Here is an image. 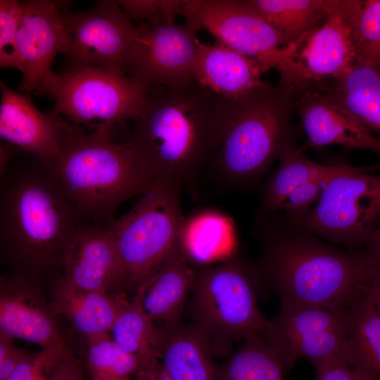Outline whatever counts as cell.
<instances>
[{
	"label": "cell",
	"mask_w": 380,
	"mask_h": 380,
	"mask_svg": "<svg viewBox=\"0 0 380 380\" xmlns=\"http://www.w3.org/2000/svg\"><path fill=\"white\" fill-rule=\"evenodd\" d=\"M89 223L37 157L19 150L0 173V252L10 272L39 285L62 276L69 247Z\"/></svg>",
	"instance_id": "cell-1"
},
{
	"label": "cell",
	"mask_w": 380,
	"mask_h": 380,
	"mask_svg": "<svg viewBox=\"0 0 380 380\" xmlns=\"http://www.w3.org/2000/svg\"><path fill=\"white\" fill-rule=\"evenodd\" d=\"M222 109L196 80L151 89L122 141L150 180L182 184L210 160Z\"/></svg>",
	"instance_id": "cell-2"
},
{
	"label": "cell",
	"mask_w": 380,
	"mask_h": 380,
	"mask_svg": "<svg viewBox=\"0 0 380 380\" xmlns=\"http://www.w3.org/2000/svg\"><path fill=\"white\" fill-rule=\"evenodd\" d=\"M267 234L259 274L281 304L346 305L372 279L365 251L343 252L284 228Z\"/></svg>",
	"instance_id": "cell-3"
},
{
	"label": "cell",
	"mask_w": 380,
	"mask_h": 380,
	"mask_svg": "<svg viewBox=\"0 0 380 380\" xmlns=\"http://www.w3.org/2000/svg\"><path fill=\"white\" fill-rule=\"evenodd\" d=\"M115 129L104 126L87 132L70 123L58 153L39 158L86 219L102 227L115 218L122 203L140 196L152 182L127 144L115 140Z\"/></svg>",
	"instance_id": "cell-4"
},
{
	"label": "cell",
	"mask_w": 380,
	"mask_h": 380,
	"mask_svg": "<svg viewBox=\"0 0 380 380\" xmlns=\"http://www.w3.org/2000/svg\"><path fill=\"white\" fill-rule=\"evenodd\" d=\"M222 99V120L210 160L227 181L246 183L296 144L295 96L266 82L241 96Z\"/></svg>",
	"instance_id": "cell-5"
},
{
	"label": "cell",
	"mask_w": 380,
	"mask_h": 380,
	"mask_svg": "<svg viewBox=\"0 0 380 380\" xmlns=\"http://www.w3.org/2000/svg\"><path fill=\"white\" fill-rule=\"evenodd\" d=\"M181 188L177 182L153 180L127 213L106 227L125 267L127 286L137 289L179 245Z\"/></svg>",
	"instance_id": "cell-6"
},
{
	"label": "cell",
	"mask_w": 380,
	"mask_h": 380,
	"mask_svg": "<svg viewBox=\"0 0 380 380\" xmlns=\"http://www.w3.org/2000/svg\"><path fill=\"white\" fill-rule=\"evenodd\" d=\"M150 91L119 68L93 65L52 71L36 92L54 100L50 115L94 131L129 121Z\"/></svg>",
	"instance_id": "cell-7"
},
{
	"label": "cell",
	"mask_w": 380,
	"mask_h": 380,
	"mask_svg": "<svg viewBox=\"0 0 380 380\" xmlns=\"http://www.w3.org/2000/svg\"><path fill=\"white\" fill-rule=\"evenodd\" d=\"M253 273L239 260L195 272L191 303L193 325L208 338L214 355L234 341L264 336L269 319L260 312Z\"/></svg>",
	"instance_id": "cell-8"
},
{
	"label": "cell",
	"mask_w": 380,
	"mask_h": 380,
	"mask_svg": "<svg viewBox=\"0 0 380 380\" xmlns=\"http://www.w3.org/2000/svg\"><path fill=\"white\" fill-rule=\"evenodd\" d=\"M182 15L196 32L206 30L216 42L274 68L283 91L291 94L315 84L284 37L244 0H188Z\"/></svg>",
	"instance_id": "cell-9"
},
{
	"label": "cell",
	"mask_w": 380,
	"mask_h": 380,
	"mask_svg": "<svg viewBox=\"0 0 380 380\" xmlns=\"http://www.w3.org/2000/svg\"><path fill=\"white\" fill-rule=\"evenodd\" d=\"M377 164L335 176L314 208L284 219V229L317 234L350 248L365 246L380 227V175Z\"/></svg>",
	"instance_id": "cell-10"
},
{
	"label": "cell",
	"mask_w": 380,
	"mask_h": 380,
	"mask_svg": "<svg viewBox=\"0 0 380 380\" xmlns=\"http://www.w3.org/2000/svg\"><path fill=\"white\" fill-rule=\"evenodd\" d=\"M346 305L280 304L278 314L269 319L264 338L278 355L285 372L301 358L315 368L334 361L351 366Z\"/></svg>",
	"instance_id": "cell-11"
},
{
	"label": "cell",
	"mask_w": 380,
	"mask_h": 380,
	"mask_svg": "<svg viewBox=\"0 0 380 380\" xmlns=\"http://www.w3.org/2000/svg\"><path fill=\"white\" fill-rule=\"evenodd\" d=\"M196 32L185 23L136 25L125 72L150 90L196 80Z\"/></svg>",
	"instance_id": "cell-12"
},
{
	"label": "cell",
	"mask_w": 380,
	"mask_h": 380,
	"mask_svg": "<svg viewBox=\"0 0 380 380\" xmlns=\"http://www.w3.org/2000/svg\"><path fill=\"white\" fill-rule=\"evenodd\" d=\"M65 34L61 51L68 69L93 65L125 71L136 25L117 2L99 1L87 11H65Z\"/></svg>",
	"instance_id": "cell-13"
},
{
	"label": "cell",
	"mask_w": 380,
	"mask_h": 380,
	"mask_svg": "<svg viewBox=\"0 0 380 380\" xmlns=\"http://www.w3.org/2000/svg\"><path fill=\"white\" fill-rule=\"evenodd\" d=\"M0 332L74 357L40 285L10 271L0 278Z\"/></svg>",
	"instance_id": "cell-14"
},
{
	"label": "cell",
	"mask_w": 380,
	"mask_h": 380,
	"mask_svg": "<svg viewBox=\"0 0 380 380\" xmlns=\"http://www.w3.org/2000/svg\"><path fill=\"white\" fill-rule=\"evenodd\" d=\"M67 3L53 0L22 1L17 48L22 79L19 91H37L52 72L56 56L61 53L65 34Z\"/></svg>",
	"instance_id": "cell-15"
},
{
	"label": "cell",
	"mask_w": 380,
	"mask_h": 380,
	"mask_svg": "<svg viewBox=\"0 0 380 380\" xmlns=\"http://www.w3.org/2000/svg\"><path fill=\"white\" fill-rule=\"evenodd\" d=\"M360 0H332L325 21L293 49L296 60L317 84L335 80L356 63L353 17Z\"/></svg>",
	"instance_id": "cell-16"
},
{
	"label": "cell",
	"mask_w": 380,
	"mask_h": 380,
	"mask_svg": "<svg viewBox=\"0 0 380 380\" xmlns=\"http://www.w3.org/2000/svg\"><path fill=\"white\" fill-rule=\"evenodd\" d=\"M295 108L306 134L303 151L336 144L380 156V137L317 87L296 94Z\"/></svg>",
	"instance_id": "cell-17"
},
{
	"label": "cell",
	"mask_w": 380,
	"mask_h": 380,
	"mask_svg": "<svg viewBox=\"0 0 380 380\" xmlns=\"http://www.w3.org/2000/svg\"><path fill=\"white\" fill-rule=\"evenodd\" d=\"M0 137L26 153L49 159L60 151L70 123L42 113L30 94L14 91L0 82Z\"/></svg>",
	"instance_id": "cell-18"
},
{
	"label": "cell",
	"mask_w": 380,
	"mask_h": 380,
	"mask_svg": "<svg viewBox=\"0 0 380 380\" xmlns=\"http://www.w3.org/2000/svg\"><path fill=\"white\" fill-rule=\"evenodd\" d=\"M62 277L78 288L109 294L127 286L125 267L106 227L89 223L81 229L65 256Z\"/></svg>",
	"instance_id": "cell-19"
},
{
	"label": "cell",
	"mask_w": 380,
	"mask_h": 380,
	"mask_svg": "<svg viewBox=\"0 0 380 380\" xmlns=\"http://www.w3.org/2000/svg\"><path fill=\"white\" fill-rule=\"evenodd\" d=\"M270 70L224 44L197 40L196 80L219 97L237 98L264 85L261 75Z\"/></svg>",
	"instance_id": "cell-20"
},
{
	"label": "cell",
	"mask_w": 380,
	"mask_h": 380,
	"mask_svg": "<svg viewBox=\"0 0 380 380\" xmlns=\"http://www.w3.org/2000/svg\"><path fill=\"white\" fill-rule=\"evenodd\" d=\"M50 302L57 315L65 317L86 338L110 334L126 301L118 293L85 290L61 276L51 282Z\"/></svg>",
	"instance_id": "cell-21"
},
{
	"label": "cell",
	"mask_w": 380,
	"mask_h": 380,
	"mask_svg": "<svg viewBox=\"0 0 380 380\" xmlns=\"http://www.w3.org/2000/svg\"><path fill=\"white\" fill-rule=\"evenodd\" d=\"M194 275L179 243L165 263L137 289L135 298L154 322L177 324Z\"/></svg>",
	"instance_id": "cell-22"
},
{
	"label": "cell",
	"mask_w": 380,
	"mask_h": 380,
	"mask_svg": "<svg viewBox=\"0 0 380 380\" xmlns=\"http://www.w3.org/2000/svg\"><path fill=\"white\" fill-rule=\"evenodd\" d=\"M160 361L172 380H218L212 347L194 325H161Z\"/></svg>",
	"instance_id": "cell-23"
},
{
	"label": "cell",
	"mask_w": 380,
	"mask_h": 380,
	"mask_svg": "<svg viewBox=\"0 0 380 380\" xmlns=\"http://www.w3.org/2000/svg\"><path fill=\"white\" fill-rule=\"evenodd\" d=\"M318 88L372 133L380 134V66L356 63L341 77Z\"/></svg>",
	"instance_id": "cell-24"
},
{
	"label": "cell",
	"mask_w": 380,
	"mask_h": 380,
	"mask_svg": "<svg viewBox=\"0 0 380 380\" xmlns=\"http://www.w3.org/2000/svg\"><path fill=\"white\" fill-rule=\"evenodd\" d=\"M345 320L351 367L365 380H380V315L362 290L346 305Z\"/></svg>",
	"instance_id": "cell-25"
},
{
	"label": "cell",
	"mask_w": 380,
	"mask_h": 380,
	"mask_svg": "<svg viewBox=\"0 0 380 380\" xmlns=\"http://www.w3.org/2000/svg\"><path fill=\"white\" fill-rule=\"evenodd\" d=\"M247 6L277 30L286 48L295 49L329 15L332 0H244Z\"/></svg>",
	"instance_id": "cell-26"
},
{
	"label": "cell",
	"mask_w": 380,
	"mask_h": 380,
	"mask_svg": "<svg viewBox=\"0 0 380 380\" xmlns=\"http://www.w3.org/2000/svg\"><path fill=\"white\" fill-rule=\"evenodd\" d=\"M279 160L278 167L262 191L260 212L265 216L278 212L281 203L296 187L335 170L340 164L314 162L306 158L296 144L286 148Z\"/></svg>",
	"instance_id": "cell-27"
},
{
	"label": "cell",
	"mask_w": 380,
	"mask_h": 380,
	"mask_svg": "<svg viewBox=\"0 0 380 380\" xmlns=\"http://www.w3.org/2000/svg\"><path fill=\"white\" fill-rule=\"evenodd\" d=\"M110 333L118 346L137 358L141 365L160 360V328L135 297L123 303Z\"/></svg>",
	"instance_id": "cell-28"
},
{
	"label": "cell",
	"mask_w": 380,
	"mask_h": 380,
	"mask_svg": "<svg viewBox=\"0 0 380 380\" xmlns=\"http://www.w3.org/2000/svg\"><path fill=\"white\" fill-rule=\"evenodd\" d=\"M285 373L264 336H253L242 341L236 352L218 367V380H284Z\"/></svg>",
	"instance_id": "cell-29"
},
{
	"label": "cell",
	"mask_w": 380,
	"mask_h": 380,
	"mask_svg": "<svg viewBox=\"0 0 380 380\" xmlns=\"http://www.w3.org/2000/svg\"><path fill=\"white\" fill-rule=\"evenodd\" d=\"M87 366L92 380H132L140 367L134 356L122 350L109 334L86 338Z\"/></svg>",
	"instance_id": "cell-30"
},
{
	"label": "cell",
	"mask_w": 380,
	"mask_h": 380,
	"mask_svg": "<svg viewBox=\"0 0 380 380\" xmlns=\"http://www.w3.org/2000/svg\"><path fill=\"white\" fill-rule=\"evenodd\" d=\"M353 30L357 63L380 66V0H360Z\"/></svg>",
	"instance_id": "cell-31"
},
{
	"label": "cell",
	"mask_w": 380,
	"mask_h": 380,
	"mask_svg": "<svg viewBox=\"0 0 380 380\" xmlns=\"http://www.w3.org/2000/svg\"><path fill=\"white\" fill-rule=\"evenodd\" d=\"M358 167L340 163L335 170L310 179L293 190L281 203L279 210L286 213V217H296L307 213L311 205L318 201L327 184L335 176L356 170Z\"/></svg>",
	"instance_id": "cell-32"
},
{
	"label": "cell",
	"mask_w": 380,
	"mask_h": 380,
	"mask_svg": "<svg viewBox=\"0 0 380 380\" xmlns=\"http://www.w3.org/2000/svg\"><path fill=\"white\" fill-rule=\"evenodd\" d=\"M128 18L136 25L144 23L153 24L175 23L182 15L187 1L183 0H122L117 1Z\"/></svg>",
	"instance_id": "cell-33"
},
{
	"label": "cell",
	"mask_w": 380,
	"mask_h": 380,
	"mask_svg": "<svg viewBox=\"0 0 380 380\" xmlns=\"http://www.w3.org/2000/svg\"><path fill=\"white\" fill-rule=\"evenodd\" d=\"M22 1H0V67L20 70L17 34L22 13Z\"/></svg>",
	"instance_id": "cell-34"
},
{
	"label": "cell",
	"mask_w": 380,
	"mask_h": 380,
	"mask_svg": "<svg viewBox=\"0 0 380 380\" xmlns=\"http://www.w3.org/2000/svg\"><path fill=\"white\" fill-rule=\"evenodd\" d=\"M63 357L61 352L52 348L29 353L5 380H47Z\"/></svg>",
	"instance_id": "cell-35"
},
{
	"label": "cell",
	"mask_w": 380,
	"mask_h": 380,
	"mask_svg": "<svg viewBox=\"0 0 380 380\" xmlns=\"http://www.w3.org/2000/svg\"><path fill=\"white\" fill-rule=\"evenodd\" d=\"M13 339L0 332V380H5L29 354L15 346Z\"/></svg>",
	"instance_id": "cell-36"
},
{
	"label": "cell",
	"mask_w": 380,
	"mask_h": 380,
	"mask_svg": "<svg viewBox=\"0 0 380 380\" xmlns=\"http://www.w3.org/2000/svg\"><path fill=\"white\" fill-rule=\"evenodd\" d=\"M315 380H365L348 363L334 361L315 367Z\"/></svg>",
	"instance_id": "cell-37"
},
{
	"label": "cell",
	"mask_w": 380,
	"mask_h": 380,
	"mask_svg": "<svg viewBox=\"0 0 380 380\" xmlns=\"http://www.w3.org/2000/svg\"><path fill=\"white\" fill-rule=\"evenodd\" d=\"M47 380H84V379L76 358L63 357Z\"/></svg>",
	"instance_id": "cell-38"
},
{
	"label": "cell",
	"mask_w": 380,
	"mask_h": 380,
	"mask_svg": "<svg viewBox=\"0 0 380 380\" xmlns=\"http://www.w3.org/2000/svg\"><path fill=\"white\" fill-rule=\"evenodd\" d=\"M132 380H172L160 360L141 364Z\"/></svg>",
	"instance_id": "cell-39"
},
{
	"label": "cell",
	"mask_w": 380,
	"mask_h": 380,
	"mask_svg": "<svg viewBox=\"0 0 380 380\" xmlns=\"http://www.w3.org/2000/svg\"><path fill=\"white\" fill-rule=\"evenodd\" d=\"M365 253L369 261L372 279L380 280V227L365 244Z\"/></svg>",
	"instance_id": "cell-40"
},
{
	"label": "cell",
	"mask_w": 380,
	"mask_h": 380,
	"mask_svg": "<svg viewBox=\"0 0 380 380\" xmlns=\"http://www.w3.org/2000/svg\"><path fill=\"white\" fill-rule=\"evenodd\" d=\"M362 291L380 315V280L371 279L362 289Z\"/></svg>",
	"instance_id": "cell-41"
}]
</instances>
